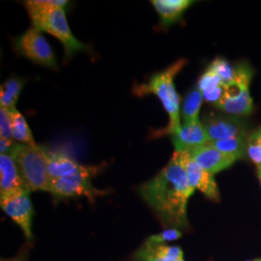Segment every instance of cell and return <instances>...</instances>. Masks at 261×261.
Here are the masks:
<instances>
[{
  "label": "cell",
  "instance_id": "cell-1",
  "mask_svg": "<svg viewBox=\"0 0 261 261\" xmlns=\"http://www.w3.org/2000/svg\"><path fill=\"white\" fill-rule=\"evenodd\" d=\"M139 191L164 226L177 228L186 225L187 205L195 189L189 184L177 151H174L168 165L142 184Z\"/></svg>",
  "mask_w": 261,
  "mask_h": 261
},
{
  "label": "cell",
  "instance_id": "cell-2",
  "mask_svg": "<svg viewBox=\"0 0 261 261\" xmlns=\"http://www.w3.org/2000/svg\"><path fill=\"white\" fill-rule=\"evenodd\" d=\"M65 0H29L24 5L33 27L57 38L65 48V57L71 58L76 53L88 51V47L72 33L66 18Z\"/></svg>",
  "mask_w": 261,
  "mask_h": 261
},
{
  "label": "cell",
  "instance_id": "cell-3",
  "mask_svg": "<svg viewBox=\"0 0 261 261\" xmlns=\"http://www.w3.org/2000/svg\"><path fill=\"white\" fill-rule=\"evenodd\" d=\"M187 64L185 58H181L166 70L152 75L148 83L140 84L135 88L138 96L155 94L163 103L169 116V122L165 133L171 137L176 135L181 128L180 123V98L174 85V77Z\"/></svg>",
  "mask_w": 261,
  "mask_h": 261
},
{
  "label": "cell",
  "instance_id": "cell-4",
  "mask_svg": "<svg viewBox=\"0 0 261 261\" xmlns=\"http://www.w3.org/2000/svg\"><path fill=\"white\" fill-rule=\"evenodd\" d=\"M15 160L19 175L28 192L49 191L47 152L40 146L18 143L10 154Z\"/></svg>",
  "mask_w": 261,
  "mask_h": 261
},
{
  "label": "cell",
  "instance_id": "cell-5",
  "mask_svg": "<svg viewBox=\"0 0 261 261\" xmlns=\"http://www.w3.org/2000/svg\"><path fill=\"white\" fill-rule=\"evenodd\" d=\"M252 75V69L249 65L236 66L233 81L224 85V96L215 107L234 116L250 114L253 109L252 97L249 91Z\"/></svg>",
  "mask_w": 261,
  "mask_h": 261
},
{
  "label": "cell",
  "instance_id": "cell-6",
  "mask_svg": "<svg viewBox=\"0 0 261 261\" xmlns=\"http://www.w3.org/2000/svg\"><path fill=\"white\" fill-rule=\"evenodd\" d=\"M14 47L21 56L32 62L58 70L56 56L47 39L36 28H29L14 40Z\"/></svg>",
  "mask_w": 261,
  "mask_h": 261
},
{
  "label": "cell",
  "instance_id": "cell-7",
  "mask_svg": "<svg viewBox=\"0 0 261 261\" xmlns=\"http://www.w3.org/2000/svg\"><path fill=\"white\" fill-rule=\"evenodd\" d=\"M1 209L19 225L28 239L32 238V218L34 215L29 192L19 191L0 196Z\"/></svg>",
  "mask_w": 261,
  "mask_h": 261
},
{
  "label": "cell",
  "instance_id": "cell-8",
  "mask_svg": "<svg viewBox=\"0 0 261 261\" xmlns=\"http://www.w3.org/2000/svg\"><path fill=\"white\" fill-rule=\"evenodd\" d=\"M92 174H74L70 176L51 179L49 193L56 198L86 196L90 200L103 192L95 189L91 184Z\"/></svg>",
  "mask_w": 261,
  "mask_h": 261
},
{
  "label": "cell",
  "instance_id": "cell-9",
  "mask_svg": "<svg viewBox=\"0 0 261 261\" xmlns=\"http://www.w3.org/2000/svg\"><path fill=\"white\" fill-rule=\"evenodd\" d=\"M177 152L182 167L185 169L189 184L195 190L197 189L200 191L208 198L214 201H219L220 193L215 181L214 175L199 167L189 151Z\"/></svg>",
  "mask_w": 261,
  "mask_h": 261
},
{
  "label": "cell",
  "instance_id": "cell-10",
  "mask_svg": "<svg viewBox=\"0 0 261 261\" xmlns=\"http://www.w3.org/2000/svg\"><path fill=\"white\" fill-rule=\"evenodd\" d=\"M209 142L247 136L246 123L237 116H211L202 123Z\"/></svg>",
  "mask_w": 261,
  "mask_h": 261
},
{
  "label": "cell",
  "instance_id": "cell-11",
  "mask_svg": "<svg viewBox=\"0 0 261 261\" xmlns=\"http://www.w3.org/2000/svg\"><path fill=\"white\" fill-rule=\"evenodd\" d=\"M189 152L199 167L213 175L225 168H229L236 161L240 160L235 156L227 155L216 149L208 143L190 150Z\"/></svg>",
  "mask_w": 261,
  "mask_h": 261
},
{
  "label": "cell",
  "instance_id": "cell-12",
  "mask_svg": "<svg viewBox=\"0 0 261 261\" xmlns=\"http://www.w3.org/2000/svg\"><path fill=\"white\" fill-rule=\"evenodd\" d=\"M48 173L50 179L70 176L74 174L98 173V167H87L77 163L63 152H47Z\"/></svg>",
  "mask_w": 261,
  "mask_h": 261
},
{
  "label": "cell",
  "instance_id": "cell-13",
  "mask_svg": "<svg viewBox=\"0 0 261 261\" xmlns=\"http://www.w3.org/2000/svg\"><path fill=\"white\" fill-rule=\"evenodd\" d=\"M172 141L176 151H190L209 143L203 124L200 121L184 123L180 130L172 136Z\"/></svg>",
  "mask_w": 261,
  "mask_h": 261
},
{
  "label": "cell",
  "instance_id": "cell-14",
  "mask_svg": "<svg viewBox=\"0 0 261 261\" xmlns=\"http://www.w3.org/2000/svg\"><path fill=\"white\" fill-rule=\"evenodd\" d=\"M19 191L28 190L19 175L15 160L10 154H0V196Z\"/></svg>",
  "mask_w": 261,
  "mask_h": 261
},
{
  "label": "cell",
  "instance_id": "cell-15",
  "mask_svg": "<svg viewBox=\"0 0 261 261\" xmlns=\"http://www.w3.org/2000/svg\"><path fill=\"white\" fill-rule=\"evenodd\" d=\"M152 5L161 18V24L168 28L182 18L186 11L195 1L191 0H153Z\"/></svg>",
  "mask_w": 261,
  "mask_h": 261
},
{
  "label": "cell",
  "instance_id": "cell-16",
  "mask_svg": "<svg viewBox=\"0 0 261 261\" xmlns=\"http://www.w3.org/2000/svg\"><path fill=\"white\" fill-rule=\"evenodd\" d=\"M10 116H11V130H12V137L17 142H20L23 144H29L32 146H37L31 130L28 127L25 118L22 114L15 108L10 110Z\"/></svg>",
  "mask_w": 261,
  "mask_h": 261
},
{
  "label": "cell",
  "instance_id": "cell-17",
  "mask_svg": "<svg viewBox=\"0 0 261 261\" xmlns=\"http://www.w3.org/2000/svg\"><path fill=\"white\" fill-rule=\"evenodd\" d=\"M208 144L215 147L216 149L225 153L227 155H232L237 158L244 159L247 156L248 148V138L247 136L233 137L224 140L210 141Z\"/></svg>",
  "mask_w": 261,
  "mask_h": 261
},
{
  "label": "cell",
  "instance_id": "cell-18",
  "mask_svg": "<svg viewBox=\"0 0 261 261\" xmlns=\"http://www.w3.org/2000/svg\"><path fill=\"white\" fill-rule=\"evenodd\" d=\"M23 84V81L15 77H11L2 84L0 88V107L8 111L15 109Z\"/></svg>",
  "mask_w": 261,
  "mask_h": 261
},
{
  "label": "cell",
  "instance_id": "cell-19",
  "mask_svg": "<svg viewBox=\"0 0 261 261\" xmlns=\"http://www.w3.org/2000/svg\"><path fill=\"white\" fill-rule=\"evenodd\" d=\"M202 94L196 88L187 94L182 107V118L184 123L198 122V114L202 103Z\"/></svg>",
  "mask_w": 261,
  "mask_h": 261
},
{
  "label": "cell",
  "instance_id": "cell-20",
  "mask_svg": "<svg viewBox=\"0 0 261 261\" xmlns=\"http://www.w3.org/2000/svg\"><path fill=\"white\" fill-rule=\"evenodd\" d=\"M146 243V242H145ZM147 244V243H146ZM153 253L162 261L184 260V253L179 247L167 245H149Z\"/></svg>",
  "mask_w": 261,
  "mask_h": 261
},
{
  "label": "cell",
  "instance_id": "cell-21",
  "mask_svg": "<svg viewBox=\"0 0 261 261\" xmlns=\"http://www.w3.org/2000/svg\"><path fill=\"white\" fill-rule=\"evenodd\" d=\"M208 68L220 76L224 85H226L233 81L235 76V68L230 65L224 58H216Z\"/></svg>",
  "mask_w": 261,
  "mask_h": 261
},
{
  "label": "cell",
  "instance_id": "cell-22",
  "mask_svg": "<svg viewBox=\"0 0 261 261\" xmlns=\"http://www.w3.org/2000/svg\"><path fill=\"white\" fill-rule=\"evenodd\" d=\"M247 153L257 168L261 169V137L258 130L249 136Z\"/></svg>",
  "mask_w": 261,
  "mask_h": 261
},
{
  "label": "cell",
  "instance_id": "cell-23",
  "mask_svg": "<svg viewBox=\"0 0 261 261\" xmlns=\"http://www.w3.org/2000/svg\"><path fill=\"white\" fill-rule=\"evenodd\" d=\"M221 85H224V84L220 79V76L208 68L205 73L199 77L197 83V89L200 92H204V91L215 89Z\"/></svg>",
  "mask_w": 261,
  "mask_h": 261
},
{
  "label": "cell",
  "instance_id": "cell-24",
  "mask_svg": "<svg viewBox=\"0 0 261 261\" xmlns=\"http://www.w3.org/2000/svg\"><path fill=\"white\" fill-rule=\"evenodd\" d=\"M181 236L182 232L179 231L177 228H168L165 229L161 233L150 236L145 242L149 245H164L165 243L177 240Z\"/></svg>",
  "mask_w": 261,
  "mask_h": 261
},
{
  "label": "cell",
  "instance_id": "cell-25",
  "mask_svg": "<svg viewBox=\"0 0 261 261\" xmlns=\"http://www.w3.org/2000/svg\"><path fill=\"white\" fill-rule=\"evenodd\" d=\"M0 136L1 138L5 139H13L11 130L10 111L3 108H0Z\"/></svg>",
  "mask_w": 261,
  "mask_h": 261
},
{
  "label": "cell",
  "instance_id": "cell-26",
  "mask_svg": "<svg viewBox=\"0 0 261 261\" xmlns=\"http://www.w3.org/2000/svg\"><path fill=\"white\" fill-rule=\"evenodd\" d=\"M224 89H225L224 85H221V86H219L215 89H212V90L201 92L203 100H205L206 102H208V103H213L214 106H216L217 103L220 102L222 97L224 96Z\"/></svg>",
  "mask_w": 261,
  "mask_h": 261
},
{
  "label": "cell",
  "instance_id": "cell-27",
  "mask_svg": "<svg viewBox=\"0 0 261 261\" xmlns=\"http://www.w3.org/2000/svg\"><path fill=\"white\" fill-rule=\"evenodd\" d=\"M135 261H162L151 251L149 246L144 243L140 250L135 253Z\"/></svg>",
  "mask_w": 261,
  "mask_h": 261
},
{
  "label": "cell",
  "instance_id": "cell-28",
  "mask_svg": "<svg viewBox=\"0 0 261 261\" xmlns=\"http://www.w3.org/2000/svg\"><path fill=\"white\" fill-rule=\"evenodd\" d=\"M18 142L13 139L0 138V154H11Z\"/></svg>",
  "mask_w": 261,
  "mask_h": 261
},
{
  "label": "cell",
  "instance_id": "cell-29",
  "mask_svg": "<svg viewBox=\"0 0 261 261\" xmlns=\"http://www.w3.org/2000/svg\"><path fill=\"white\" fill-rule=\"evenodd\" d=\"M1 261H24L22 258H20L19 256L18 257H14V258H9V259H1Z\"/></svg>",
  "mask_w": 261,
  "mask_h": 261
},
{
  "label": "cell",
  "instance_id": "cell-30",
  "mask_svg": "<svg viewBox=\"0 0 261 261\" xmlns=\"http://www.w3.org/2000/svg\"><path fill=\"white\" fill-rule=\"evenodd\" d=\"M258 177H259L261 182V169H258Z\"/></svg>",
  "mask_w": 261,
  "mask_h": 261
},
{
  "label": "cell",
  "instance_id": "cell-31",
  "mask_svg": "<svg viewBox=\"0 0 261 261\" xmlns=\"http://www.w3.org/2000/svg\"><path fill=\"white\" fill-rule=\"evenodd\" d=\"M250 261H261V258H256V259H253V260Z\"/></svg>",
  "mask_w": 261,
  "mask_h": 261
},
{
  "label": "cell",
  "instance_id": "cell-32",
  "mask_svg": "<svg viewBox=\"0 0 261 261\" xmlns=\"http://www.w3.org/2000/svg\"><path fill=\"white\" fill-rule=\"evenodd\" d=\"M258 132H259V134H260V137H261V128H259V129H258Z\"/></svg>",
  "mask_w": 261,
  "mask_h": 261
},
{
  "label": "cell",
  "instance_id": "cell-33",
  "mask_svg": "<svg viewBox=\"0 0 261 261\" xmlns=\"http://www.w3.org/2000/svg\"><path fill=\"white\" fill-rule=\"evenodd\" d=\"M180 261H184V260H180Z\"/></svg>",
  "mask_w": 261,
  "mask_h": 261
}]
</instances>
